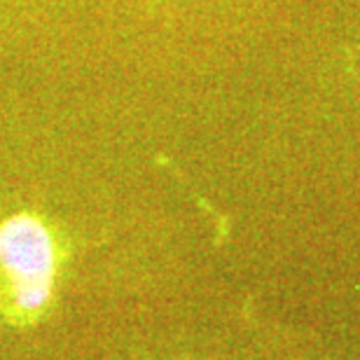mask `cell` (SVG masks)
Returning a JSON list of instances; mask_svg holds the SVG:
<instances>
[{
    "instance_id": "cell-1",
    "label": "cell",
    "mask_w": 360,
    "mask_h": 360,
    "mask_svg": "<svg viewBox=\"0 0 360 360\" xmlns=\"http://www.w3.org/2000/svg\"><path fill=\"white\" fill-rule=\"evenodd\" d=\"M0 267L10 278L21 314H38L52 297L56 246L49 227L31 213H17L0 225Z\"/></svg>"
}]
</instances>
